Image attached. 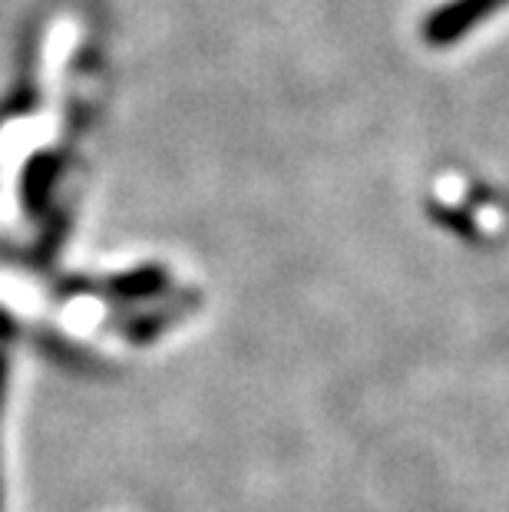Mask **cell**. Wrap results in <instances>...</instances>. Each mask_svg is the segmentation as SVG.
<instances>
[{
    "mask_svg": "<svg viewBox=\"0 0 509 512\" xmlns=\"http://www.w3.org/2000/svg\"><path fill=\"white\" fill-rule=\"evenodd\" d=\"M509 0H447L424 20L420 34H424L427 47H453L463 40L473 27H480L483 20H490L496 10L506 7Z\"/></svg>",
    "mask_w": 509,
    "mask_h": 512,
    "instance_id": "cell-1",
    "label": "cell"
}]
</instances>
